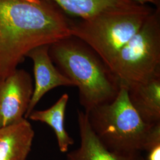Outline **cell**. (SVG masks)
Here are the masks:
<instances>
[{"label": "cell", "mask_w": 160, "mask_h": 160, "mask_svg": "<svg viewBox=\"0 0 160 160\" xmlns=\"http://www.w3.org/2000/svg\"><path fill=\"white\" fill-rule=\"evenodd\" d=\"M71 23L49 0H0V78L35 48L71 37Z\"/></svg>", "instance_id": "cell-1"}, {"label": "cell", "mask_w": 160, "mask_h": 160, "mask_svg": "<svg viewBox=\"0 0 160 160\" xmlns=\"http://www.w3.org/2000/svg\"><path fill=\"white\" fill-rule=\"evenodd\" d=\"M49 52L59 70L78 88L80 103L86 112L112 102L118 94L121 87L118 80L82 41L71 36L51 45Z\"/></svg>", "instance_id": "cell-2"}, {"label": "cell", "mask_w": 160, "mask_h": 160, "mask_svg": "<svg viewBox=\"0 0 160 160\" xmlns=\"http://www.w3.org/2000/svg\"><path fill=\"white\" fill-rule=\"evenodd\" d=\"M86 113L99 140L110 151L120 154L141 155L157 125H148L141 119L130 102L125 86H121L112 102Z\"/></svg>", "instance_id": "cell-3"}, {"label": "cell", "mask_w": 160, "mask_h": 160, "mask_svg": "<svg viewBox=\"0 0 160 160\" xmlns=\"http://www.w3.org/2000/svg\"><path fill=\"white\" fill-rule=\"evenodd\" d=\"M153 10L141 12H104L71 23V36L91 48L110 67L122 48Z\"/></svg>", "instance_id": "cell-4"}, {"label": "cell", "mask_w": 160, "mask_h": 160, "mask_svg": "<svg viewBox=\"0 0 160 160\" xmlns=\"http://www.w3.org/2000/svg\"><path fill=\"white\" fill-rule=\"evenodd\" d=\"M120 86L144 82L160 73V10L147 18L109 68Z\"/></svg>", "instance_id": "cell-5"}, {"label": "cell", "mask_w": 160, "mask_h": 160, "mask_svg": "<svg viewBox=\"0 0 160 160\" xmlns=\"http://www.w3.org/2000/svg\"><path fill=\"white\" fill-rule=\"evenodd\" d=\"M33 88L31 75L24 69L0 78V128L24 118Z\"/></svg>", "instance_id": "cell-6"}, {"label": "cell", "mask_w": 160, "mask_h": 160, "mask_svg": "<svg viewBox=\"0 0 160 160\" xmlns=\"http://www.w3.org/2000/svg\"><path fill=\"white\" fill-rule=\"evenodd\" d=\"M50 45L38 46L29 52L26 57L33 63L34 86L29 108L24 116L28 119L37 104L48 92L58 87H75L74 83L56 68L49 55Z\"/></svg>", "instance_id": "cell-7"}, {"label": "cell", "mask_w": 160, "mask_h": 160, "mask_svg": "<svg viewBox=\"0 0 160 160\" xmlns=\"http://www.w3.org/2000/svg\"><path fill=\"white\" fill-rule=\"evenodd\" d=\"M77 120L80 147L67 153V160H144L142 155L120 154L107 148L92 131L84 110H78Z\"/></svg>", "instance_id": "cell-8"}, {"label": "cell", "mask_w": 160, "mask_h": 160, "mask_svg": "<svg viewBox=\"0 0 160 160\" xmlns=\"http://www.w3.org/2000/svg\"><path fill=\"white\" fill-rule=\"evenodd\" d=\"M65 13L86 19L104 12H141L152 9L130 0H49Z\"/></svg>", "instance_id": "cell-9"}, {"label": "cell", "mask_w": 160, "mask_h": 160, "mask_svg": "<svg viewBox=\"0 0 160 160\" xmlns=\"http://www.w3.org/2000/svg\"><path fill=\"white\" fill-rule=\"evenodd\" d=\"M128 88L132 106L147 124L160 123V73Z\"/></svg>", "instance_id": "cell-10"}, {"label": "cell", "mask_w": 160, "mask_h": 160, "mask_svg": "<svg viewBox=\"0 0 160 160\" xmlns=\"http://www.w3.org/2000/svg\"><path fill=\"white\" fill-rule=\"evenodd\" d=\"M34 131L27 119L0 128V160H26Z\"/></svg>", "instance_id": "cell-11"}, {"label": "cell", "mask_w": 160, "mask_h": 160, "mask_svg": "<svg viewBox=\"0 0 160 160\" xmlns=\"http://www.w3.org/2000/svg\"><path fill=\"white\" fill-rule=\"evenodd\" d=\"M69 95L64 93L51 108L43 110H33L29 116L30 120L45 123L51 126L57 139L58 147L61 152L65 153L70 146L74 143L65 128V111L68 102Z\"/></svg>", "instance_id": "cell-12"}, {"label": "cell", "mask_w": 160, "mask_h": 160, "mask_svg": "<svg viewBox=\"0 0 160 160\" xmlns=\"http://www.w3.org/2000/svg\"><path fill=\"white\" fill-rule=\"evenodd\" d=\"M147 160H160V142L151 146L147 151Z\"/></svg>", "instance_id": "cell-13"}, {"label": "cell", "mask_w": 160, "mask_h": 160, "mask_svg": "<svg viewBox=\"0 0 160 160\" xmlns=\"http://www.w3.org/2000/svg\"><path fill=\"white\" fill-rule=\"evenodd\" d=\"M130 1L138 3V4H141V5H144L143 4L149 2H152L154 4H156L158 6V0H130Z\"/></svg>", "instance_id": "cell-14"}]
</instances>
